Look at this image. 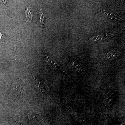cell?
I'll return each instance as SVG.
<instances>
[{
	"label": "cell",
	"instance_id": "obj_1",
	"mask_svg": "<svg viewBox=\"0 0 125 125\" xmlns=\"http://www.w3.org/2000/svg\"><path fill=\"white\" fill-rule=\"evenodd\" d=\"M12 40L11 37L8 34L2 32L0 30V43L8 44Z\"/></svg>",
	"mask_w": 125,
	"mask_h": 125
},
{
	"label": "cell",
	"instance_id": "obj_5",
	"mask_svg": "<svg viewBox=\"0 0 125 125\" xmlns=\"http://www.w3.org/2000/svg\"><path fill=\"white\" fill-rule=\"evenodd\" d=\"M33 77L34 79V80L35 82H36V85H37V87L39 88V90L43 92V89L44 88H43V85L41 84V82H40V80H39V79H38V78L36 77L35 76H34L33 75Z\"/></svg>",
	"mask_w": 125,
	"mask_h": 125
},
{
	"label": "cell",
	"instance_id": "obj_4",
	"mask_svg": "<svg viewBox=\"0 0 125 125\" xmlns=\"http://www.w3.org/2000/svg\"><path fill=\"white\" fill-rule=\"evenodd\" d=\"M39 21L41 27L42 29L43 28V26L45 25V21H46V18H45V15L42 11V9H40L39 10Z\"/></svg>",
	"mask_w": 125,
	"mask_h": 125
},
{
	"label": "cell",
	"instance_id": "obj_3",
	"mask_svg": "<svg viewBox=\"0 0 125 125\" xmlns=\"http://www.w3.org/2000/svg\"><path fill=\"white\" fill-rule=\"evenodd\" d=\"M13 88L16 93L19 94H23L25 92L24 86L20 84H16L14 85Z\"/></svg>",
	"mask_w": 125,
	"mask_h": 125
},
{
	"label": "cell",
	"instance_id": "obj_2",
	"mask_svg": "<svg viewBox=\"0 0 125 125\" xmlns=\"http://www.w3.org/2000/svg\"><path fill=\"white\" fill-rule=\"evenodd\" d=\"M25 14L28 25H30L32 22V20L33 17V11L29 7L27 8L25 10Z\"/></svg>",
	"mask_w": 125,
	"mask_h": 125
},
{
	"label": "cell",
	"instance_id": "obj_6",
	"mask_svg": "<svg viewBox=\"0 0 125 125\" xmlns=\"http://www.w3.org/2000/svg\"></svg>",
	"mask_w": 125,
	"mask_h": 125
}]
</instances>
